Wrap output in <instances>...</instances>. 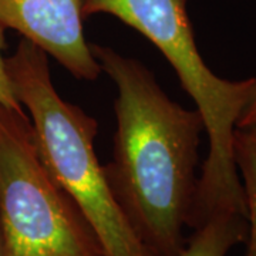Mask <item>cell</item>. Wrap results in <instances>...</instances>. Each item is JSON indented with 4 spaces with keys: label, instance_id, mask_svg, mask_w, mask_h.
I'll return each mask as SVG.
<instances>
[{
    "label": "cell",
    "instance_id": "6da1fadb",
    "mask_svg": "<svg viewBox=\"0 0 256 256\" xmlns=\"http://www.w3.org/2000/svg\"><path fill=\"white\" fill-rule=\"evenodd\" d=\"M90 47L117 87L114 152L102 165L108 186L150 255L176 256L186 244L204 120L171 100L141 62Z\"/></svg>",
    "mask_w": 256,
    "mask_h": 256
},
{
    "label": "cell",
    "instance_id": "7a4b0ae2",
    "mask_svg": "<svg viewBox=\"0 0 256 256\" xmlns=\"http://www.w3.org/2000/svg\"><path fill=\"white\" fill-rule=\"evenodd\" d=\"M84 18L110 14L148 38L172 66L201 114L208 156L201 166L188 228L224 212L246 218L244 190L234 160V132L256 94V78L230 82L205 64L195 44L186 0H82Z\"/></svg>",
    "mask_w": 256,
    "mask_h": 256
},
{
    "label": "cell",
    "instance_id": "3957f363",
    "mask_svg": "<svg viewBox=\"0 0 256 256\" xmlns=\"http://www.w3.org/2000/svg\"><path fill=\"white\" fill-rule=\"evenodd\" d=\"M6 70L16 98L30 114L42 164L78 205L106 256H151L114 200L96 156L97 121L56 92L46 53L22 38L6 57Z\"/></svg>",
    "mask_w": 256,
    "mask_h": 256
},
{
    "label": "cell",
    "instance_id": "277c9868",
    "mask_svg": "<svg viewBox=\"0 0 256 256\" xmlns=\"http://www.w3.org/2000/svg\"><path fill=\"white\" fill-rule=\"evenodd\" d=\"M3 256H106L96 230L48 175L24 110L0 107Z\"/></svg>",
    "mask_w": 256,
    "mask_h": 256
},
{
    "label": "cell",
    "instance_id": "5b68a950",
    "mask_svg": "<svg viewBox=\"0 0 256 256\" xmlns=\"http://www.w3.org/2000/svg\"><path fill=\"white\" fill-rule=\"evenodd\" d=\"M82 0H0V26L50 54L78 80L96 82L101 67L84 36Z\"/></svg>",
    "mask_w": 256,
    "mask_h": 256
},
{
    "label": "cell",
    "instance_id": "8992f818",
    "mask_svg": "<svg viewBox=\"0 0 256 256\" xmlns=\"http://www.w3.org/2000/svg\"><path fill=\"white\" fill-rule=\"evenodd\" d=\"M248 222L240 214L224 212L194 229L176 256H226L234 246L246 240Z\"/></svg>",
    "mask_w": 256,
    "mask_h": 256
},
{
    "label": "cell",
    "instance_id": "52a82bcc",
    "mask_svg": "<svg viewBox=\"0 0 256 256\" xmlns=\"http://www.w3.org/2000/svg\"><path fill=\"white\" fill-rule=\"evenodd\" d=\"M234 160L242 184L246 210L245 256H256V124L235 128Z\"/></svg>",
    "mask_w": 256,
    "mask_h": 256
},
{
    "label": "cell",
    "instance_id": "ba28073f",
    "mask_svg": "<svg viewBox=\"0 0 256 256\" xmlns=\"http://www.w3.org/2000/svg\"><path fill=\"white\" fill-rule=\"evenodd\" d=\"M6 28L0 26V107L13 108V110H23L22 104L18 102L6 70V57L3 56V52L6 48V37H4Z\"/></svg>",
    "mask_w": 256,
    "mask_h": 256
},
{
    "label": "cell",
    "instance_id": "9c48e42d",
    "mask_svg": "<svg viewBox=\"0 0 256 256\" xmlns=\"http://www.w3.org/2000/svg\"><path fill=\"white\" fill-rule=\"evenodd\" d=\"M254 124H256V94L252 101L249 102L246 110L240 116L236 127H246V126H254Z\"/></svg>",
    "mask_w": 256,
    "mask_h": 256
},
{
    "label": "cell",
    "instance_id": "30bf717a",
    "mask_svg": "<svg viewBox=\"0 0 256 256\" xmlns=\"http://www.w3.org/2000/svg\"><path fill=\"white\" fill-rule=\"evenodd\" d=\"M0 256H3V250H2V244H0Z\"/></svg>",
    "mask_w": 256,
    "mask_h": 256
}]
</instances>
